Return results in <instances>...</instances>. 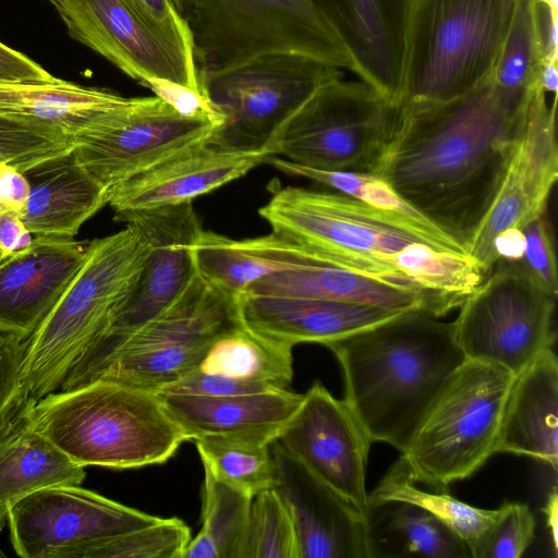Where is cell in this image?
Instances as JSON below:
<instances>
[{"mask_svg":"<svg viewBox=\"0 0 558 558\" xmlns=\"http://www.w3.org/2000/svg\"><path fill=\"white\" fill-rule=\"evenodd\" d=\"M277 440L368 517L366 469L372 440L344 399H337L320 383H314Z\"/></svg>","mask_w":558,"mask_h":558,"instance_id":"obj_18","label":"cell"},{"mask_svg":"<svg viewBox=\"0 0 558 558\" xmlns=\"http://www.w3.org/2000/svg\"><path fill=\"white\" fill-rule=\"evenodd\" d=\"M36 400L22 386L0 425V532L13 502L56 485H81L84 466L73 462L36 426Z\"/></svg>","mask_w":558,"mask_h":558,"instance_id":"obj_25","label":"cell"},{"mask_svg":"<svg viewBox=\"0 0 558 558\" xmlns=\"http://www.w3.org/2000/svg\"><path fill=\"white\" fill-rule=\"evenodd\" d=\"M349 404L372 442L403 453L441 389L466 361L452 323L423 311L399 316L328 343Z\"/></svg>","mask_w":558,"mask_h":558,"instance_id":"obj_3","label":"cell"},{"mask_svg":"<svg viewBox=\"0 0 558 558\" xmlns=\"http://www.w3.org/2000/svg\"><path fill=\"white\" fill-rule=\"evenodd\" d=\"M187 28L197 74L275 51L352 69L348 52L310 0H172Z\"/></svg>","mask_w":558,"mask_h":558,"instance_id":"obj_8","label":"cell"},{"mask_svg":"<svg viewBox=\"0 0 558 558\" xmlns=\"http://www.w3.org/2000/svg\"><path fill=\"white\" fill-rule=\"evenodd\" d=\"M145 256V245L130 226L87 244L75 277L26 339L20 380L32 398L59 390L99 341L135 287Z\"/></svg>","mask_w":558,"mask_h":558,"instance_id":"obj_5","label":"cell"},{"mask_svg":"<svg viewBox=\"0 0 558 558\" xmlns=\"http://www.w3.org/2000/svg\"><path fill=\"white\" fill-rule=\"evenodd\" d=\"M524 248L517 263L549 295L557 298L558 275L553 233L546 214L522 229Z\"/></svg>","mask_w":558,"mask_h":558,"instance_id":"obj_42","label":"cell"},{"mask_svg":"<svg viewBox=\"0 0 558 558\" xmlns=\"http://www.w3.org/2000/svg\"><path fill=\"white\" fill-rule=\"evenodd\" d=\"M517 0H415L403 101H447L490 77Z\"/></svg>","mask_w":558,"mask_h":558,"instance_id":"obj_7","label":"cell"},{"mask_svg":"<svg viewBox=\"0 0 558 558\" xmlns=\"http://www.w3.org/2000/svg\"><path fill=\"white\" fill-rule=\"evenodd\" d=\"M557 178L556 99L549 107L546 93L537 86L531 96L501 186L468 251L469 257L485 276L497 263L495 239L507 230L522 229L546 214Z\"/></svg>","mask_w":558,"mask_h":558,"instance_id":"obj_17","label":"cell"},{"mask_svg":"<svg viewBox=\"0 0 558 558\" xmlns=\"http://www.w3.org/2000/svg\"><path fill=\"white\" fill-rule=\"evenodd\" d=\"M157 393L189 440L223 437L268 445L280 437L303 398L288 388L234 396Z\"/></svg>","mask_w":558,"mask_h":558,"instance_id":"obj_23","label":"cell"},{"mask_svg":"<svg viewBox=\"0 0 558 558\" xmlns=\"http://www.w3.org/2000/svg\"><path fill=\"white\" fill-rule=\"evenodd\" d=\"M310 1L348 52L351 71L400 106L415 0Z\"/></svg>","mask_w":558,"mask_h":558,"instance_id":"obj_20","label":"cell"},{"mask_svg":"<svg viewBox=\"0 0 558 558\" xmlns=\"http://www.w3.org/2000/svg\"><path fill=\"white\" fill-rule=\"evenodd\" d=\"M72 147V136L60 130L0 116V162L21 172Z\"/></svg>","mask_w":558,"mask_h":558,"instance_id":"obj_40","label":"cell"},{"mask_svg":"<svg viewBox=\"0 0 558 558\" xmlns=\"http://www.w3.org/2000/svg\"><path fill=\"white\" fill-rule=\"evenodd\" d=\"M203 465L217 477L254 497L275 483L270 445L223 437L194 440Z\"/></svg>","mask_w":558,"mask_h":558,"instance_id":"obj_37","label":"cell"},{"mask_svg":"<svg viewBox=\"0 0 558 558\" xmlns=\"http://www.w3.org/2000/svg\"><path fill=\"white\" fill-rule=\"evenodd\" d=\"M399 106L363 82H330L278 130L269 156L327 171L376 174Z\"/></svg>","mask_w":558,"mask_h":558,"instance_id":"obj_11","label":"cell"},{"mask_svg":"<svg viewBox=\"0 0 558 558\" xmlns=\"http://www.w3.org/2000/svg\"><path fill=\"white\" fill-rule=\"evenodd\" d=\"M275 390L255 383L236 380L195 368L158 392H171L195 396H234Z\"/></svg>","mask_w":558,"mask_h":558,"instance_id":"obj_44","label":"cell"},{"mask_svg":"<svg viewBox=\"0 0 558 558\" xmlns=\"http://www.w3.org/2000/svg\"><path fill=\"white\" fill-rule=\"evenodd\" d=\"M245 558H300L292 518L274 488L253 497Z\"/></svg>","mask_w":558,"mask_h":558,"instance_id":"obj_39","label":"cell"},{"mask_svg":"<svg viewBox=\"0 0 558 558\" xmlns=\"http://www.w3.org/2000/svg\"><path fill=\"white\" fill-rule=\"evenodd\" d=\"M243 326L239 296L196 272L161 314L111 349L78 362L60 390L106 379L158 392L197 368L218 339Z\"/></svg>","mask_w":558,"mask_h":558,"instance_id":"obj_6","label":"cell"},{"mask_svg":"<svg viewBox=\"0 0 558 558\" xmlns=\"http://www.w3.org/2000/svg\"><path fill=\"white\" fill-rule=\"evenodd\" d=\"M71 38L150 87L178 110L207 109L193 56L154 32L123 0H47Z\"/></svg>","mask_w":558,"mask_h":558,"instance_id":"obj_13","label":"cell"},{"mask_svg":"<svg viewBox=\"0 0 558 558\" xmlns=\"http://www.w3.org/2000/svg\"><path fill=\"white\" fill-rule=\"evenodd\" d=\"M558 61L541 64L537 84L545 93H553L555 96L558 89Z\"/></svg>","mask_w":558,"mask_h":558,"instance_id":"obj_51","label":"cell"},{"mask_svg":"<svg viewBox=\"0 0 558 558\" xmlns=\"http://www.w3.org/2000/svg\"><path fill=\"white\" fill-rule=\"evenodd\" d=\"M530 11L541 63L557 61V4L551 0H530Z\"/></svg>","mask_w":558,"mask_h":558,"instance_id":"obj_46","label":"cell"},{"mask_svg":"<svg viewBox=\"0 0 558 558\" xmlns=\"http://www.w3.org/2000/svg\"><path fill=\"white\" fill-rule=\"evenodd\" d=\"M203 468L202 527L183 558H245L253 497Z\"/></svg>","mask_w":558,"mask_h":558,"instance_id":"obj_32","label":"cell"},{"mask_svg":"<svg viewBox=\"0 0 558 558\" xmlns=\"http://www.w3.org/2000/svg\"><path fill=\"white\" fill-rule=\"evenodd\" d=\"M342 75L340 68L291 51L267 52L199 73L202 97L220 118L208 142L268 155V145L282 124L315 92Z\"/></svg>","mask_w":558,"mask_h":558,"instance_id":"obj_10","label":"cell"},{"mask_svg":"<svg viewBox=\"0 0 558 558\" xmlns=\"http://www.w3.org/2000/svg\"><path fill=\"white\" fill-rule=\"evenodd\" d=\"M26 339L0 332V425L22 388L20 369Z\"/></svg>","mask_w":558,"mask_h":558,"instance_id":"obj_45","label":"cell"},{"mask_svg":"<svg viewBox=\"0 0 558 558\" xmlns=\"http://www.w3.org/2000/svg\"><path fill=\"white\" fill-rule=\"evenodd\" d=\"M514 376L498 365L466 359L401 453L414 483L445 490L449 484L473 475L496 453Z\"/></svg>","mask_w":558,"mask_h":558,"instance_id":"obj_9","label":"cell"},{"mask_svg":"<svg viewBox=\"0 0 558 558\" xmlns=\"http://www.w3.org/2000/svg\"><path fill=\"white\" fill-rule=\"evenodd\" d=\"M81 485H56L13 502L11 543L23 558H66L73 549L157 521Z\"/></svg>","mask_w":558,"mask_h":558,"instance_id":"obj_16","label":"cell"},{"mask_svg":"<svg viewBox=\"0 0 558 558\" xmlns=\"http://www.w3.org/2000/svg\"><path fill=\"white\" fill-rule=\"evenodd\" d=\"M368 502L369 508L386 502H407L426 510L468 545L471 557L498 514V509L474 507L445 490L418 488L401 456L368 494Z\"/></svg>","mask_w":558,"mask_h":558,"instance_id":"obj_33","label":"cell"},{"mask_svg":"<svg viewBox=\"0 0 558 558\" xmlns=\"http://www.w3.org/2000/svg\"><path fill=\"white\" fill-rule=\"evenodd\" d=\"M558 464V360L548 349L514 376L501 416L496 453Z\"/></svg>","mask_w":558,"mask_h":558,"instance_id":"obj_27","label":"cell"},{"mask_svg":"<svg viewBox=\"0 0 558 558\" xmlns=\"http://www.w3.org/2000/svg\"><path fill=\"white\" fill-rule=\"evenodd\" d=\"M383 506L380 530L391 550L388 556L417 555L429 558L471 557L468 545L447 525L426 510L407 502H386ZM376 507V506H375ZM372 508V507H371ZM374 532L369 534H377Z\"/></svg>","mask_w":558,"mask_h":558,"instance_id":"obj_34","label":"cell"},{"mask_svg":"<svg viewBox=\"0 0 558 558\" xmlns=\"http://www.w3.org/2000/svg\"><path fill=\"white\" fill-rule=\"evenodd\" d=\"M269 447L272 488L292 518L300 558L374 557L368 517L315 476L278 440Z\"/></svg>","mask_w":558,"mask_h":558,"instance_id":"obj_19","label":"cell"},{"mask_svg":"<svg viewBox=\"0 0 558 558\" xmlns=\"http://www.w3.org/2000/svg\"><path fill=\"white\" fill-rule=\"evenodd\" d=\"M114 220L137 232L146 256L131 294L81 361L111 349L161 314L197 272L194 247L204 229L192 202L131 211Z\"/></svg>","mask_w":558,"mask_h":558,"instance_id":"obj_15","label":"cell"},{"mask_svg":"<svg viewBox=\"0 0 558 558\" xmlns=\"http://www.w3.org/2000/svg\"><path fill=\"white\" fill-rule=\"evenodd\" d=\"M535 518L529 506L505 502L473 558H520L532 544Z\"/></svg>","mask_w":558,"mask_h":558,"instance_id":"obj_41","label":"cell"},{"mask_svg":"<svg viewBox=\"0 0 558 558\" xmlns=\"http://www.w3.org/2000/svg\"><path fill=\"white\" fill-rule=\"evenodd\" d=\"M546 515L547 527L549 529L551 541L557 550L558 547V495L556 486L553 487L548 495L545 508L543 509Z\"/></svg>","mask_w":558,"mask_h":558,"instance_id":"obj_50","label":"cell"},{"mask_svg":"<svg viewBox=\"0 0 558 558\" xmlns=\"http://www.w3.org/2000/svg\"><path fill=\"white\" fill-rule=\"evenodd\" d=\"M191 539L189 526L178 518L80 546L66 558H183Z\"/></svg>","mask_w":558,"mask_h":558,"instance_id":"obj_38","label":"cell"},{"mask_svg":"<svg viewBox=\"0 0 558 558\" xmlns=\"http://www.w3.org/2000/svg\"><path fill=\"white\" fill-rule=\"evenodd\" d=\"M29 194L21 215L33 235L73 238L108 204V190L80 162L73 147L23 171Z\"/></svg>","mask_w":558,"mask_h":558,"instance_id":"obj_26","label":"cell"},{"mask_svg":"<svg viewBox=\"0 0 558 558\" xmlns=\"http://www.w3.org/2000/svg\"><path fill=\"white\" fill-rule=\"evenodd\" d=\"M292 348L243 326L218 339L198 369L271 389H287L293 378Z\"/></svg>","mask_w":558,"mask_h":558,"instance_id":"obj_31","label":"cell"},{"mask_svg":"<svg viewBox=\"0 0 558 558\" xmlns=\"http://www.w3.org/2000/svg\"><path fill=\"white\" fill-rule=\"evenodd\" d=\"M258 214L271 232L316 258L422 291L448 312L486 277L451 239L338 192L277 187Z\"/></svg>","mask_w":558,"mask_h":558,"instance_id":"obj_2","label":"cell"},{"mask_svg":"<svg viewBox=\"0 0 558 558\" xmlns=\"http://www.w3.org/2000/svg\"><path fill=\"white\" fill-rule=\"evenodd\" d=\"M219 124L216 114L184 113L158 95L125 98L72 137L73 151L84 168L109 190L208 141Z\"/></svg>","mask_w":558,"mask_h":558,"instance_id":"obj_14","label":"cell"},{"mask_svg":"<svg viewBox=\"0 0 558 558\" xmlns=\"http://www.w3.org/2000/svg\"><path fill=\"white\" fill-rule=\"evenodd\" d=\"M541 60L534 39L530 0H517L509 29L493 73L492 84L510 107L524 108L538 86Z\"/></svg>","mask_w":558,"mask_h":558,"instance_id":"obj_35","label":"cell"},{"mask_svg":"<svg viewBox=\"0 0 558 558\" xmlns=\"http://www.w3.org/2000/svg\"><path fill=\"white\" fill-rule=\"evenodd\" d=\"M239 306L246 328L291 347L303 342L327 345L408 312L339 301L250 293L239 296Z\"/></svg>","mask_w":558,"mask_h":558,"instance_id":"obj_24","label":"cell"},{"mask_svg":"<svg viewBox=\"0 0 558 558\" xmlns=\"http://www.w3.org/2000/svg\"><path fill=\"white\" fill-rule=\"evenodd\" d=\"M33 239L34 236L24 225L21 215L0 208V253L2 259L31 246Z\"/></svg>","mask_w":558,"mask_h":558,"instance_id":"obj_49","label":"cell"},{"mask_svg":"<svg viewBox=\"0 0 558 558\" xmlns=\"http://www.w3.org/2000/svg\"><path fill=\"white\" fill-rule=\"evenodd\" d=\"M266 162L286 174L310 179L338 193L396 215L433 235L449 238L402 199L377 174L319 170L301 166L277 156L268 157Z\"/></svg>","mask_w":558,"mask_h":558,"instance_id":"obj_36","label":"cell"},{"mask_svg":"<svg viewBox=\"0 0 558 558\" xmlns=\"http://www.w3.org/2000/svg\"><path fill=\"white\" fill-rule=\"evenodd\" d=\"M29 194V184L20 170L0 162V208L22 215Z\"/></svg>","mask_w":558,"mask_h":558,"instance_id":"obj_48","label":"cell"},{"mask_svg":"<svg viewBox=\"0 0 558 558\" xmlns=\"http://www.w3.org/2000/svg\"><path fill=\"white\" fill-rule=\"evenodd\" d=\"M0 557H5V554L0 549Z\"/></svg>","mask_w":558,"mask_h":558,"instance_id":"obj_52","label":"cell"},{"mask_svg":"<svg viewBox=\"0 0 558 558\" xmlns=\"http://www.w3.org/2000/svg\"><path fill=\"white\" fill-rule=\"evenodd\" d=\"M2 260V256H1V253H0V262Z\"/></svg>","mask_w":558,"mask_h":558,"instance_id":"obj_53","label":"cell"},{"mask_svg":"<svg viewBox=\"0 0 558 558\" xmlns=\"http://www.w3.org/2000/svg\"><path fill=\"white\" fill-rule=\"evenodd\" d=\"M123 1L159 36L192 54L187 28L180 19L172 0Z\"/></svg>","mask_w":558,"mask_h":558,"instance_id":"obj_43","label":"cell"},{"mask_svg":"<svg viewBox=\"0 0 558 558\" xmlns=\"http://www.w3.org/2000/svg\"><path fill=\"white\" fill-rule=\"evenodd\" d=\"M264 153L193 145L108 190L114 217L131 211L192 202L240 179L266 162Z\"/></svg>","mask_w":558,"mask_h":558,"instance_id":"obj_21","label":"cell"},{"mask_svg":"<svg viewBox=\"0 0 558 558\" xmlns=\"http://www.w3.org/2000/svg\"><path fill=\"white\" fill-rule=\"evenodd\" d=\"M555 306L517 262L498 260L459 306L454 339L466 359L517 375L553 349Z\"/></svg>","mask_w":558,"mask_h":558,"instance_id":"obj_12","label":"cell"},{"mask_svg":"<svg viewBox=\"0 0 558 558\" xmlns=\"http://www.w3.org/2000/svg\"><path fill=\"white\" fill-rule=\"evenodd\" d=\"M88 243L34 235L27 248L0 262V332L27 339L81 268Z\"/></svg>","mask_w":558,"mask_h":558,"instance_id":"obj_22","label":"cell"},{"mask_svg":"<svg viewBox=\"0 0 558 558\" xmlns=\"http://www.w3.org/2000/svg\"><path fill=\"white\" fill-rule=\"evenodd\" d=\"M527 106L507 105L490 77L447 101H403L376 174L468 254Z\"/></svg>","mask_w":558,"mask_h":558,"instance_id":"obj_1","label":"cell"},{"mask_svg":"<svg viewBox=\"0 0 558 558\" xmlns=\"http://www.w3.org/2000/svg\"><path fill=\"white\" fill-rule=\"evenodd\" d=\"M246 293L339 301L395 311L417 310L435 317L448 313L440 302L422 291L324 262L269 275L254 283Z\"/></svg>","mask_w":558,"mask_h":558,"instance_id":"obj_28","label":"cell"},{"mask_svg":"<svg viewBox=\"0 0 558 558\" xmlns=\"http://www.w3.org/2000/svg\"><path fill=\"white\" fill-rule=\"evenodd\" d=\"M33 418L84 468L160 464L189 440L157 392L106 379L48 393L34 404Z\"/></svg>","mask_w":558,"mask_h":558,"instance_id":"obj_4","label":"cell"},{"mask_svg":"<svg viewBox=\"0 0 558 558\" xmlns=\"http://www.w3.org/2000/svg\"><path fill=\"white\" fill-rule=\"evenodd\" d=\"M51 76L27 56L0 43V81L46 80Z\"/></svg>","mask_w":558,"mask_h":558,"instance_id":"obj_47","label":"cell"},{"mask_svg":"<svg viewBox=\"0 0 558 558\" xmlns=\"http://www.w3.org/2000/svg\"><path fill=\"white\" fill-rule=\"evenodd\" d=\"M125 97L51 76L0 81V116L60 130L74 136Z\"/></svg>","mask_w":558,"mask_h":558,"instance_id":"obj_30","label":"cell"},{"mask_svg":"<svg viewBox=\"0 0 558 558\" xmlns=\"http://www.w3.org/2000/svg\"><path fill=\"white\" fill-rule=\"evenodd\" d=\"M194 258L204 279L235 296L269 275L323 262L274 232L234 240L205 230L195 244Z\"/></svg>","mask_w":558,"mask_h":558,"instance_id":"obj_29","label":"cell"}]
</instances>
